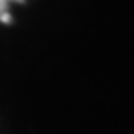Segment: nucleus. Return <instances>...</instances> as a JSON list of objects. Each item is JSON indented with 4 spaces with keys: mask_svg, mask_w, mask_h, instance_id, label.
Instances as JSON below:
<instances>
[{
    "mask_svg": "<svg viewBox=\"0 0 134 134\" xmlns=\"http://www.w3.org/2000/svg\"><path fill=\"white\" fill-rule=\"evenodd\" d=\"M5 7H7V2H2V0H0V16L4 14V10H5Z\"/></svg>",
    "mask_w": 134,
    "mask_h": 134,
    "instance_id": "f257e3e1",
    "label": "nucleus"
},
{
    "mask_svg": "<svg viewBox=\"0 0 134 134\" xmlns=\"http://www.w3.org/2000/svg\"><path fill=\"white\" fill-rule=\"evenodd\" d=\"M2 2H9V0H2Z\"/></svg>",
    "mask_w": 134,
    "mask_h": 134,
    "instance_id": "f03ea898",
    "label": "nucleus"
}]
</instances>
